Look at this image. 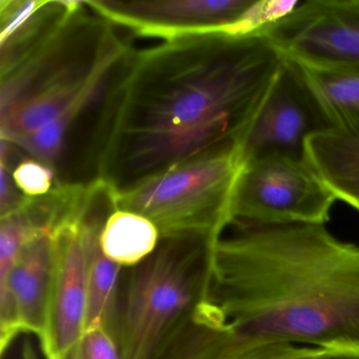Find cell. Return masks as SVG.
<instances>
[{
  "mask_svg": "<svg viewBox=\"0 0 359 359\" xmlns=\"http://www.w3.org/2000/svg\"><path fill=\"white\" fill-rule=\"evenodd\" d=\"M283 60L260 31L184 37L132 52L96 127V178L121 192L241 146Z\"/></svg>",
  "mask_w": 359,
  "mask_h": 359,
  "instance_id": "1",
  "label": "cell"
},
{
  "mask_svg": "<svg viewBox=\"0 0 359 359\" xmlns=\"http://www.w3.org/2000/svg\"><path fill=\"white\" fill-rule=\"evenodd\" d=\"M212 245L205 298L259 344L359 348V247L323 224H234Z\"/></svg>",
  "mask_w": 359,
  "mask_h": 359,
  "instance_id": "2",
  "label": "cell"
},
{
  "mask_svg": "<svg viewBox=\"0 0 359 359\" xmlns=\"http://www.w3.org/2000/svg\"><path fill=\"white\" fill-rule=\"evenodd\" d=\"M83 1L34 51L0 73V133L12 146L56 121L75 129L100 110L134 51Z\"/></svg>",
  "mask_w": 359,
  "mask_h": 359,
  "instance_id": "3",
  "label": "cell"
},
{
  "mask_svg": "<svg viewBox=\"0 0 359 359\" xmlns=\"http://www.w3.org/2000/svg\"><path fill=\"white\" fill-rule=\"evenodd\" d=\"M197 239H161L130 269L121 290L116 340L121 359H154L205 298L210 251Z\"/></svg>",
  "mask_w": 359,
  "mask_h": 359,
  "instance_id": "4",
  "label": "cell"
},
{
  "mask_svg": "<svg viewBox=\"0 0 359 359\" xmlns=\"http://www.w3.org/2000/svg\"><path fill=\"white\" fill-rule=\"evenodd\" d=\"M243 167L241 146L199 157L117 192L116 208L148 217L161 239L215 243L232 224L233 195Z\"/></svg>",
  "mask_w": 359,
  "mask_h": 359,
  "instance_id": "5",
  "label": "cell"
},
{
  "mask_svg": "<svg viewBox=\"0 0 359 359\" xmlns=\"http://www.w3.org/2000/svg\"><path fill=\"white\" fill-rule=\"evenodd\" d=\"M337 197L306 158L272 155L243 163L231 224H323Z\"/></svg>",
  "mask_w": 359,
  "mask_h": 359,
  "instance_id": "6",
  "label": "cell"
},
{
  "mask_svg": "<svg viewBox=\"0 0 359 359\" xmlns=\"http://www.w3.org/2000/svg\"><path fill=\"white\" fill-rule=\"evenodd\" d=\"M86 4L113 26L167 41L218 33L258 32L276 15L269 0H86Z\"/></svg>",
  "mask_w": 359,
  "mask_h": 359,
  "instance_id": "7",
  "label": "cell"
},
{
  "mask_svg": "<svg viewBox=\"0 0 359 359\" xmlns=\"http://www.w3.org/2000/svg\"><path fill=\"white\" fill-rule=\"evenodd\" d=\"M260 32L297 64L359 69V0L298 1Z\"/></svg>",
  "mask_w": 359,
  "mask_h": 359,
  "instance_id": "8",
  "label": "cell"
},
{
  "mask_svg": "<svg viewBox=\"0 0 359 359\" xmlns=\"http://www.w3.org/2000/svg\"><path fill=\"white\" fill-rule=\"evenodd\" d=\"M332 130L299 67L285 57L243 138V163L272 155L306 158V140Z\"/></svg>",
  "mask_w": 359,
  "mask_h": 359,
  "instance_id": "9",
  "label": "cell"
},
{
  "mask_svg": "<svg viewBox=\"0 0 359 359\" xmlns=\"http://www.w3.org/2000/svg\"><path fill=\"white\" fill-rule=\"evenodd\" d=\"M53 285L47 329L41 341L45 359H68L81 344L87 323V276L81 222L53 233Z\"/></svg>",
  "mask_w": 359,
  "mask_h": 359,
  "instance_id": "10",
  "label": "cell"
},
{
  "mask_svg": "<svg viewBox=\"0 0 359 359\" xmlns=\"http://www.w3.org/2000/svg\"><path fill=\"white\" fill-rule=\"evenodd\" d=\"M317 350L247 339L207 300L201 299L154 359H311Z\"/></svg>",
  "mask_w": 359,
  "mask_h": 359,
  "instance_id": "11",
  "label": "cell"
},
{
  "mask_svg": "<svg viewBox=\"0 0 359 359\" xmlns=\"http://www.w3.org/2000/svg\"><path fill=\"white\" fill-rule=\"evenodd\" d=\"M53 235L41 231L22 247L11 272L0 279V319H20L24 333L34 334L39 342L47 329L48 309L53 285Z\"/></svg>",
  "mask_w": 359,
  "mask_h": 359,
  "instance_id": "12",
  "label": "cell"
},
{
  "mask_svg": "<svg viewBox=\"0 0 359 359\" xmlns=\"http://www.w3.org/2000/svg\"><path fill=\"white\" fill-rule=\"evenodd\" d=\"M83 1L1 0L0 73L13 68L34 51Z\"/></svg>",
  "mask_w": 359,
  "mask_h": 359,
  "instance_id": "13",
  "label": "cell"
},
{
  "mask_svg": "<svg viewBox=\"0 0 359 359\" xmlns=\"http://www.w3.org/2000/svg\"><path fill=\"white\" fill-rule=\"evenodd\" d=\"M306 158L337 199L359 211V134L332 130L312 136Z\"/></svg>",
  "mask_w": 359,
  "mask_h": 359,
  "instance_id": "14",
  "label": "cell"
},
{
  "mask_svg": "<svg viewBox=\"0 0 359 359\" xmlns=\"http://www.w3.org/2000/svg\"><path fill=\"white\" fill-rule=\"evenodd\" d=\"M297 66L334 129L359 134V69Z\"/></svg>",
  "mask_w": 359,
  "mask_h": 359,
  "instance_id": "15",
  "label": "cell"
},
{
  "mask_svg": "<svg viewBox=\"0 0 359 359\" xmlns=\"http://www.w3.org/2000/svg\"><path fill=\"white\" fill-rule=\"evenodd\" d=\"M154 222L135 212L114 209L104 220L100 243L109 259L123 268H134L150 257L161 243Z\"/></svg>",
  "mask_w": 359,
  "mask_h": 359,
  "instance_id": "16",
  "label": "cell"
},
{
  "mask_svg": "<svg viewBox=\"0 0 359 359\" xmlns=\"http://www.w3.org/2000/svg\"><path fill=\"white\" fill-rule=\"evenodd\" d=\"M11 175L20 192L31 198L47 195L58 182L52 168L34 158L20 161Z\"/></svg>",
  "mask_w": 359,
  "mask_h": 359,
  "instance_id": "17",
  "label": "cell"
},
{
  "mask_svg": "<svg viewBox=\"0 0 359 359\" xmlns=\"http://www.w3.org/2000/svg\"><path fill=\"white\" fill-rule=\"evenodd\" d=\"M68 359H121L118 342L107 329L86 331L81 344Z\"/></svg>",
  "mask_w": 359,
  "mask_h": 359,
  "instance_id": "18",
  "label": "cell"
},
{
  "mask_svg": "<svg viewBox=\"0 0 359 359\" xmlns=\"http://www.w3.org/2000/svg\"><path fill=\"white\" fill-rule=\"evenodd\" d=\"M311 359H359V348H318Z\"/></svg>",
  "mask_w": 359,
  "mask_h": 359,
  "instance_id": "19",
  "label": "cell"
},
{
  "mask_svg": "<svg viewBox=\"0 0 359 359\" xmlns=\"http://www.w3.org/2000/svg\"><path fill=\"white\" fill-rule=\"evenodd\" d=\"M20 359H41L30 340H27L22 344Z\"/></svg>",
  "mask_w": 359,
  "mask_h": 359,
  "instance_id": "20",
  "label": "cell"
}]
</instances>
